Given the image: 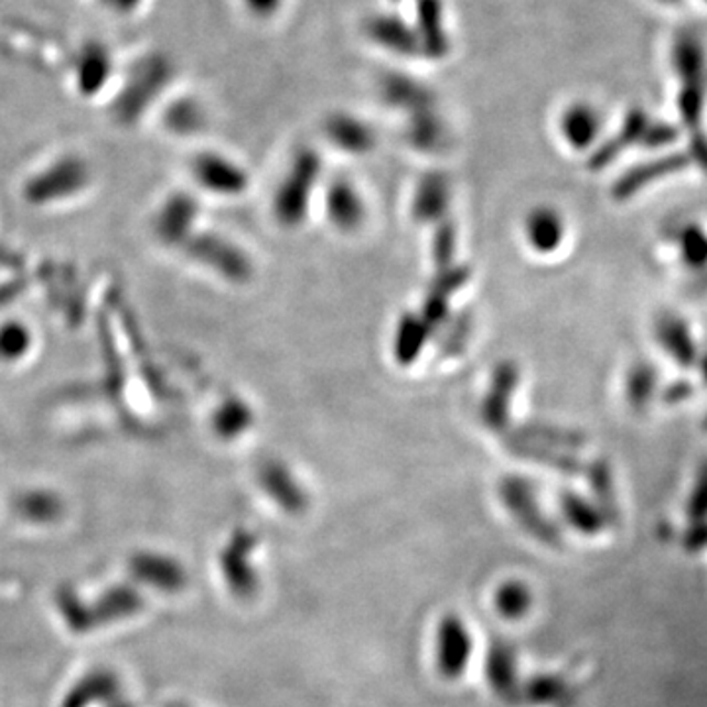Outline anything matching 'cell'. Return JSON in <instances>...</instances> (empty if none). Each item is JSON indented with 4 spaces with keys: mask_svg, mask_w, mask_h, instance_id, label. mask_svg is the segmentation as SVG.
I'll return each instance as SVG.
<instances>
[{
    "mask_svg": "<svg viewBox=\"0 0 707 707\" xmlns=\"http://www.w3.org/2000/svg\"><path fill=\"white\" fill-rule=\"evenodd\" d=\"M458 250V228L454 221L444 218L437 224L435 238H432V261L437 271L452 268Z\"/></svg>",
    "mask_w": 707,
    "mask_h": 707,
    "instance_id": "obj_30",
    "label": "cell"
},
{
    "mask_svg": "<svg viewBox=\"0 0 707 707\" xmlns=\"http://www.w3.org/2000/svg\"><path fill=\"white\" fill-rule=\"evenodd\" d=\"M113 75V60L107 47L99 44L85 45L75 63V79L85 95L97 93L105 87Z\"/></svg>",
    "mask_w": 707,
    "mask_h": 707,
    "instance_id": "obj_22",
    "label": "cell"
},
{
    "mask_svg": "<svg viewBox=\"0 0 707 707\" xmlns=\"http://www.w3.org/2000/svg\"><path fill=\"white\" fill-rule=\"evenodd\" d=\"M254 409L238 395L224 397L213 415V429L216 437L223 440H234L243 437L246 430L254 427Z\"/></svg>",
    "mask_w": 707,
    "mask_h": 707,
    "instance_id": "obj_23",
    "label": "cell"
},
{
    "mask_svg": "<svg viewBox=\"0 0 707 707\" xmlns=\"http://www.w3.org/2000/svg\"><path fill=\"white\" fill-rule=\"evenodd\" d=\"M326 216L342 233L358 231L366 218V205L356 185L349 180L332 181L324 195Z\"/></svg>",
    "mask_w": 707,
    "mask_h": 707,
    "instance_id": "obj_16",
    "label": "cell"
},
{
    "mask_svg": "<svg viewBox=\"0 0 707 707\" xmlns=\"http://www.w3.org/2000/svg\"><path fill=\"white\" fill-rule=\"evenodd\" d=\"M519 384L521 369L513 360H505L495 366L480 405V417L485 429L503 432L510 427L511 404Z\"/></svg>",
    "mask_w": 707,
    "mask_h": 707,
    "instance_id": "obj_9",
    "label": "cell"
},
{
    "mask_svg": "<svg viewBox=\"0 0 707 707\" xmlns=\"http://www.w3.org/2000/svg\"><path fill=\"white\" fill-rule=\"evenodd\" d=\"M474 626L460 611L440 613L430 633V664L447 684L464 681L475 658Z\"/></svg>",
    "mask_w": 707,
    "mask_h": 707,
    "instance_id": "obj_2",
    "label": "cell"
},
{
    "mask_svg": "<svg viewBox=\"0 0 707 707\" xmlns=\"http://www.w3.org/2000/svg\"><path fill=\"white\" fill-rule=\"evenodd\" d=\"M450 199H452V185L447 173L442 171L425 173L413 195V218L419 224H439L447 218Z\"/></svg>",
    "mask_w": 707,
    "mask_h": 707,
    "instance_id": "obj_13",
    "label": "cell"
},
{
    "mask_svg": "<svg viewBox=\"0 0 707 707\" xmlns=\"http://www.w3.org/2000/svg\"><path fill=\"white\" fill-rule=\"evenodd\" d=\"M258 550L260 537L250 528H236L231 540L223 548L221 566H223L224 583L233 593L234 600H256L261 593V574L258 568Z\"/></svg>",
    "mask_w": 707,
    "mask_h": 707,
    "instance_id": "obj_4",
    "label": "cell"
},
{
    "mask_svg": "<svg viewBox=\"0 0 707 707\" xmlns=\"http://www.w3.org/2000/svg\"><path fill=\"white\" fill-rule=\"evenodd\" d=\"M689 515L694 519H704L707 515V464L701 468L694 492L689 495Z\"/></svg>",
    "mask_w": 707,
    "mask_h": 707,
    "instance_id": "obj_34",
    "label": "cell"
},
{
    "mask_svg": "<svg viewBox=\"0 0 707 707\" xmlns=\"http://www.w3.org/2000/svg\"><path fill=\"white\" fill-rule=\"evenodd\" d=\"M407 138L422 152H435L447 140V128L435 115V110L427 108V110L413 113L411 125L407 128Z\"/></svg>",
    "mask_w": 707,
    "mask_h": 707,
    "instance_id": "obj_25",
    "label": "cell"
},
{
    "mask_svg": "<svg viewBox=\"0 0 707 707\" xmlns=\"http://www.w3.org/2000/svg\"><path fill=\"white\" fill-rule=\"evenodd\" d=\"M188 251L195 260L215 269L218 276L231 281H246L251 276V261L236 244L216 234L189 236Z\"/></svg>",
    "mask_w": 707,
    "mask_h": 707,
    "instance_id": "obj_7",
    "label": "cell"
},
{
    "mask_svg": "<svg viewBox=\"0 0 707 707\" xmlns=\"http://www.w3.org/2000/svg\"><path fill=\"white\" fill-rule=\"evenodd\" d=\"M367 36L385 52L404 57H413L417 50H422L419 34H409L411 28L395 14H376L367 22Z\"/></svg>",
    "mask_w": 707,
    "mask_h": 707,
    "instance_id": "obj_17",
    "label": "cell"
},
{
    "mask_svg": "<svg viewBox=\"0 0 707 707\" xmlns=\"http://www.w3.org/2000/svg\"><path fill=\"white\" fill-rule=\"evenodd\" d=\"M681 258L688 269H704L707 266V233L699 224H686L678 233Z\"/></svg>",
    "mask_w": 707,
    "mask_h": 707,
    "instance_id": "obj_29",
    "label": "cell"
},
{
    "mask_svg": "<svg viewBox=\"0 0 707 707\" xmlns=\"http://www.w3.org/2000/svg\"><path fill=\"white\" fill-rule=\"evenodd\" d=\"M323 173V160L313 148H301L287 168L274 195V216L281 226L297 228L309 213V203Z\"/></svg>",
    "mask_w": 707,
    "mask_h": 707,
    "instance_id": "obj_3",
    "label": "cell"
},
{
    "mask_svg": "<svg viewBox=\"0 0 707 707\" xmlns=\"http://www.w3.org/2000/svg\"><path fill=\"white\" fill-rule=\"evenodd\" d=\"M470 278H472V271L468 266H452V268L437 271V278L432 279L419 311L432 331H437L439 326L447 323L450 314V297L457 296Z\"/></svg>",
    "mask_w": 707,
    "mask_h": 707,
    "instance_id": "obj_12",
    "label": "cell"
},
{
    "mask_svg": "<svg viewBox=\"0 0 707 707\" xmlns=\"http://www.w3.org/2000/svg\"><path fill=\"white\" fill-rule=\"evenodd\" d=\"M704 429H707V415H706V419H704Z\"/></svg>",
    "mask_w": 707,
    "mask_h": 707,
    "instance_id": "obj_37",
    "label": "cell"
},
{
    "mask_svg": "<svg viewBox=\"0 0 707 707\" xmlns=\"http://www.w3.org/2000/svg\"><path fill=\"white\" fill-rule=\"evenodd\" d=\"M511 452L517 454L519 458H525V460H533L537 464L550 465V468H556V470H563L565 474H572L574 470H578L580 464L576 458L570 457V454H563L560 448L553 447H543V444H535V442H525V440L510 439Z\"/></svg>",
    "mask_w": 707,
    "mask_h": 707,
    "instance_id": "obj_26",
    "label": "cell"
},
{
    "mask_svg": "<svg viewBox=\"0 0 707 707\" xmlns=\"http://www.w3.org/2000/svg\"><path fill=\"white\" fill-rule=\"evenodd\" d=\"M256 480H258L261 493L287 515L297 517V515H303L304 511L311 507L309 493L286 462L276 460V458L264 460L258 465Z\"/></svg>",
    "mask_w": 707,
    "mask_h": 707,
    "instance_id": "obj_6",
    "label": "cell"
},
{
    "mask_svg": "<svg viewBox=\"0 0 707 707\" xmlns=\"http://www.w3.org/2000/svg\"><path fill=\"white\" fill-rule=\"evenodd\" d=\"M696 366L699 367V374H701V379H704V384L707 385V352H704V354H699L698 362H696Z\"/></svg>",
    "mask_w": 707,
    "mask_h": 707,
    "instance_id": "obj_36",
    "label": "cell"
},
{
    "mask_svg": "<svg viewBox=\"0 0 707 707\" xmlns=\"http://www.w3.org/2000/svg\"><path fill=\"white\" fill-rule=\"evenodd\" d=\"M203 110L195 100H180L168 113V126L180 135H195L203 128Z\"/></svg>",
    "mask_w": 707,
    "mask_h": 707,
    "instance_id": "obj_32",
    "label": "cell"
},
{
    "mask_svg": "<svg viewBox=\"0 0 707 707\" xmlns=\"http://www.w3.org/2000/svg\"><path fill=\"white\" fill-rule=\"evenodd\" d=\"M656 392V372L649 364H639L629 372L626 377V401L629 405L641 411L643 407L651 404Z\"/></svg>",
    "mask_w": 707,
    "mask_h": 707,
    "instance_id": "obj_28",
    "label": "cell"
},
{
    "mask_svg": "<svg viewBox=\"0 0 707 707\" xmlns=\"http://www.w3.org/2000/svg\"><path fill=\"white\" fill-rule=\"evenodd\" d=\"M191 170H193V175L201 188H205L206 191H211L215 195H223V197L243 195L250 183L248 173L223 153H197L191 163Z\"/></svg>",
    "mask_w": 707,
    "mask_h": 707,
    "instance_id": "obj_10",
    "label": "cell"
},
{
    "mask_svg": "<svg viewBox=\"0 0 707 707\" xmlns=\"http://www.w3.org/2000/svg\"><path fill=\"white\" fill-rule=\"evenodd\" d=\"M197 211V201L193 197L178 195L171 199L160 218V233L163 238L170 243H188Z\"/></svg>",
    "mask_w": 707,
    "mask_h": 707,
    "instance_id": "obj_24",
    "label": "cell"
},
{
    "mask_svg": "<svg viewBox=\"0 0 707 707\" xmlns=\"http://www.w3.org/2000/svg\"><path fill=\"white\" fill-rule=\"evenodd\" d=\"M497 497L528 537L537 538L538 543L545 545H558V528L546 519L538 505L537 492L528 480L521 475H505L497 484Z\"/></svg>",
    "mask_w": 707,
    "mask_h": 707,
    "instance_id": "obj_5",
    "label": "cell"
},
{
    "mask_svg": "<svg viewBox=\"0 0 707 707\" xmlns=\"http://www.w3.org/2000/svg\"><path fill=\"white\" fill-rule=\"evenodd\" d=\"M537 596L533 586L521 578H505L492 588L490 608L503 623H521L533 613Z\"/></svg>",
    "mask_w": 707,
    "mask_h": 707,
    "instance_id": "obj_15",
    "label": "cell"
},
{
    "mask_svg": "<svg viewBox=\"0 0 707 707\" xmlns=\"http://www.w3.org/2000/svg\"><path fill=\"white\" fill-rule=\"evenodd\" d=\"M484 681L493 696L502 701H521L523 678H521L519 653L517 649L503 641L493 639L484 653Z\"/></svg>",
    "mask_w": 707,
    "mask_h": 707,
    "instance_id": "obj_8",
    "label": "cell"
},
{
    "mask_svg": "<svg viewBox=\"0 0 707 707\" xmlns=\"http://www.w3.org/2000/svg\"><path fill=\"white\" fill-rule=\"evenodd\" d=\"M513 439L525 440V442H535L543 447L553 448H576L580 447V437L570 430L548 429V427H527V429L517 430Z\"/></svg>",
    "mask_w": 707,
    "mask_h": 707,
    "instance_id": "obj_31",
    "label": "cell"
},
{
    "mask_svg": "<svg viewBox=\"0 0 707 707\" xmlns=\"http://www.w3.org/2000/svg\"><path fill=\"white\" fill-rule=\"evenodd\" d=\"M560 511L570 527L593 535L601 528V513L590 502H586L576 493L566 492L560 495Z\"/></svg>",
    "mask_w": 707,
    "mask_h": 707,
    "instance_id": "obj_27",
    "label": "cell"
},
{
    "mask_svg": "<svg viewBox=\"0 0 707 707\" xmlns=\"http://www.w3.org/2000/svg\"><path fill=\"white\" fill-rule=\"evenodd\" d=\"M601 126L600 110L588 100H574L558 117V132L576 152H586L600 140Z\"/></svg>",
    "mask_w": 707,
    "mask_h": 707,
    "instance_id": "obj_11",
    "label": "cell"
},
{
    "mask_svg": "<svg viewBox=\"0 0 707 707\" xmlns=\"http://www.w3.org/2000/svg\"><path fill=\"white\" fill-rule=\"evenodd\" d=\"M240 7L248 14V19L271 22L279 19V14L286 10L287 0H240Z\"/></svg>",
    "mask_w": 707,
    "mask_h": 707,
    "instance_id": "obj_33",
    "label": "cell"
},
{
    "mask_svg": "<svg viewBox=\"0 0 707 707\" xmlns=\"http://www.w3.org/2000/svg\"><path fill=\"white\" fill-rule=\"evenodd\" d=\"M692 395H694V387L686 382H678V384H672L671 387L664 389L663 399L664 404H682Z\"/></svg>",
    "mask_w": 707,
    "mask_h": 707,
    "instance_id": "obj_35",
    "label": "cell"
},
{
    "mask_svg": "<svg viewBox=\"0 0 707 707\" xmlns=\"http://www.w3.org/2000/svg\"><path fill=\"white\" fill-rule=\"evenodd\" d=\"M672 67L682 77L681 107L682 120L692 135L694 160L707 171V138L699 132L701 113L706 105V50L698 38L686 34L672 45Z\"/></svg>",
    "mask_w": 707,
    "mask_h": 707,
    "instance_id": "obj_1",
    "label": "cell"
},
{
    "mask_svg": "<svg viewBox=\"0 0 707 707\" xmlns=\"http://www.w3.org/2000/svg\"><path fill=\"white\" fill-rule=\"evenodd\" d=\"M430 324L422 319L421 313H405L395 331V360L401 366H411L421 356L422 349L432 336Z\"/></svg>",
    "mask_w": 707,
    "mask_h": 707,
    "instance_id": "obj_21",
    "label": "cell"
},
{
    "mask_svg": "<svg viewBox=\"0 0 707 707\" xmlns=\"http://www.w3.org/2000/svg\"><path fill=\"white\" fill-rule=\"evenodd\" d=\"M656 341L661 342L664 352L681 367L696 366L699 352L686 321L678 314L666 313L656 321L654 326Z\"/></svg>",
    "mask_w": 707,
    "mask_h": 707,
    "instance_id": "obj_19",
    "label": "cell"
},
{
    "mask_svg": "<svg viewBox=\"0 0 707 707\" xmlns=\"http://www.w3.org/2000/svg\"><path fill=\"white\" fill-rule=\"evenodd\" d=\"M688 163V158L678 153V156L663 158V160H658V162L639 165L635 170L626 171L623 178H619V180L615 181V185L611 189V195H613V199H618V201H626V199L635 197L636 193L643 191V188H646L649 183L663 180V178L671 175V173L684 170Z\"/></svg>",
    "mask_w": 707,
    "mask_h": 707,
    "instance_id": "obj_20",
    "label": "cell"
},
{
    "mask_svg": "<svg viewBox=\"0 0 707 707\" xmlns=\"http://www.w3.org/2000/svg\"><path fill=\"white\" fill-rule=\"evenodd\" d=\"M324 136L332 146L346 153L372 152L377 146V132L364 118L350 113H332L324 120Z\"/></svg>",
    "mask_w": 707,
    "mask_h": 707,
    "instance_id": "obj_14",
    "label": "cell"
},
{
    "mask_svg": "<svg viewBox=\"0 0 707 707\" xmlns=\"http://www.w3.org/2000/svg\"><path fill=\"white\" fill-rule=\"evenodd\" d=\"M525 238L537 254H553L565 243L566 224L553 206H537L525 218Z\"/></svg>",
    "mask_w": 707,
    "mask_h": 707,
    "instance_id": "obj_18",
    "label": "cell"
}]
</instances>
